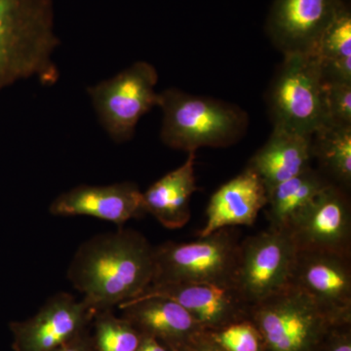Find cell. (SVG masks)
Wrapping results in <instances>:
<instances>
[{
    "instance_id": "6da1fadb",
    "label": "cell",
    "mask_w": 351,
    "mask_h": 351,
    "mask_svg": "<svg viewBox=\"0 0 351 351\" xmlns=\"http://www.w3.org/2000/svg\"><path fill=\"white\" fill-rule=\"evenodd\" d=\"M154 274V247L142 233L120 228L80 245L69 263L68 278L97 313L138 298Z\"/></svg>"
},
{
    "instance_id": "7a4b0ae2",
    "label": "cell",
    "mask_w": 351,
    "mask_h": 351,
    "mask_svg": "<svg viewBox=\"0 0 351 351\" xmlns=\"http://www.w3.org/2000/svg\"><path fill=\"white\" fill-rule=\"evenodd\" d=\"M59 43L51 0H0V91L31 77L55 84Z\"/></svg>"
},
{
    "instance_id": "3957f363",
    "label": "cell",
    "mask_w": 351,
    "mask_h": 351,
    "mask_svg": "<svg viewBox=\"0 0 351 351\" xmlns=\"http://www.w3.org/2000/svg\"><path fill=\"white\" fill-rule=\"evenodd\" d=\"M158 107L163 112L161 141L179 151L230 147L248 128V115L237 106L176 88L159 94Z\"/></svg>"
},
{
    "instance_id": "277c9868",
    "label": "cell",
    "mask_w": 351,
    "mask_h": 351,
    "mask_svg": "<svg viewBox=\"0 0 351 351\" xmlns=\"http://www.w3.org/2000/svg\"><path fill=\"white\" fill-rule=\"evenodd\" d=\"M239 247V234L234 228H223L186 243L166 242L154 248L156 274L152 284L233 287Z\"/></svg>"
},
{
    "instance_id": "5b68a950",
    "label": "cell",
    "mask_w": 351,
    "mask_h": 351,
    "mask_svg": "<svg viewBox=\"0 0 351 351\" xmlns=\"http://www.w3.org/2000/svg\"><path fill=\"white\" fill-rule=\"evenodd\" d=\"M265 351H317L335 324L301 289L288 285L249 309Z\"/></svg>"
},
{
    "instance_id": "8992f818",
    "label": "cell",
    "mask_w": 351,
    "mask_h": 351,
    "mask_svg": "<svg viewBox=\"0 0 351 351\" xmlns=\"http://www.w3.org/2000/svg\"><path fill=\"white\" fill-rule=\"evenodd\" d=\"M323 82L315 55H284L267 93L274 127L313 135L324 121Z\"/></svg>"
},
{
    "instance_id": "52a82bcc",
    "label": "cell",
    "mask_w": 351,
    "mask_h": 351,
    "mask_svg": "<svg viewBox=\"0 0 351 351\" xmlns=\"http://www.w3.org/2000/svg\"><path fill=\"white\" fill-rule=\"evenodd\" d=\"M157 82L156 69L140 61L110 80L87 88L101 125L115 143L131 140L138 120L158 107Z\"/></svg>"
},
{
    "instance_id": "ba28073f",
    "label": "cell",
    "mask_w": 351,
    "mask_h": 351,
    "mask_svg": "<svg viewBox=\"0 0 351 351\" xmlns=\"http://www.w3.org/2000/svg\"><path fill=\"white\" fill-rule=\"evenodd\" d=\"M298 249L287 230L267 228L240 242L233 288L249 306L290 285Z\"/></svg>"
},
{
    "instance_id": "9c48e42d",
    "label": "cell",
    "mask_w": 351,
    "mask_h": 351,
    "mask_svg": "<svg viewBox=\"0 0 351 351\" xmlns=\"http://www.w3.org/2000/svg\"><path fill=\"white\" fill-rule=\"evenodd\" d=\"M298 251L351 257V205L345 189L330 184L289 226Z\"/></svg>"
},
{
    "instance_id": "30bf717a",
    "label": "cell",
    "mask_w": 351,
    "mask_h": 351,
    "mask_svg": "<svg viewBox=\"0 0 351 351\" xmlns=\"http://www.w3.org/2000/svg\"><path fill=\"white\" fill-rule=\"evenodd\" d=\"M335 322H351V257L298 251L291 282Z\"/></svg>"
},
{
    "instance_id": "8fae6325",
    "label": "cell",
    "mask_w": 351,
    "mask_h": 351,
    "mask_svg": "<svg viewBox=\"0 0 351 351\" xmlns=\"http://www.w3.org/2000/svg\"><path fill=\"white\" fill-rule=\"evenodd\" d=\"M345 4L343 0H274L267 22L270 40L283 55H315L321 36Z\"/></svg>"
},
{
    "instance_id": "7c38bea8",
    "label": "cell",
    "mask_w": 351,
    "mask_h": 351,
    "mask_svg": "<svg viewBox=\"0 0 351 351\" xmlns=\"http://www.w3.org/2000/svg\"><path fill=\"white\" fill-rule=\"evenodd\" d=\"M95 311L69 293H58L32 317L10 324L15 351H53L86 331Z\"/></svg>"
},
{
    "instance_id": "4fadbf2b",
    "label": "cell",
    "mask_w": 351,
    "mask_h": 351,
    "mask_svg": "<svg viewBox=\"0 0 351 351\" xmlns=\"http://www.w3.org/2000/svg\"><path fill=\"white\" fill-rule=\"evenodd\" d=\"M151 297L166 298L177 302L205 332L249 319L250 306L233 287L209 284H152L134 300Z\"/></svg>"
},
{
    "instance_id": "5bb4252c",
    "label": "cell",
    "mask_w": 351,
    "mask_h": 351,
    "mask_svg": "<svg viewBox=\"0 0 351 351\" xmlns=\"http://www.w3.org/2000/svg\"><path fill=\"white\" fill-rule=\"evenodd\" d=\"M49 212L58 217H93L119 228L147 214L143 193L131 182L108 186L80 184L55 198Z\"/></svg>"
},
{
    "instance_id": "9a60e30c",
    "label": "cell",
    "mask_w": 351,
    "mask_h": 351,
    "mask_svg": "<svg viewBox=\"0 0 351 351\" xmlns=\"http://www.w3.org/2000/svg\"><path fill=\"white\" fill-rule=\"evenodd\" d=\"M122 317L140 332L163 343L171 351H186L205 332L177 302L161 297L144 298L119 306Z\"/></svg>"
},
{
    "instance_id": "2e32d148",
    "label": "cell",
    "mask_w": 351,
    "mask_h": 351,
    "mask_svg": "<svg viewBox=\"0 0 351 351\" xmlns=\"http://www.w3.org/2000/svg\"><path fill=\"white\" fill-rule=\"evenodd\" d=\"M267 202V191L255 171L243 172L217 189L206 209V223L199 237L239 226H252Z\"/></svg>"
},
{
    "instance_id": "e0dca14e",
    "label": "cell",
    "mask_w": 351,
    "mask_h": 351,
    "mask_svg": "<svg viewBox=\"0 0 351 351\" xmlns=\"http://www.w3.org/2000/svg\"><path fill=\"white\" fill-rule=\"evenodd\" d=\"M188 154L184 164L143 193L145 213L151 214L168 230H179L189 223L191 197L198 191L195 174L196 152Z\"/></svg>"
},
{
    "instance_id": "ac0fdd59",
    "label": "cell",
    "mask_w": 351,
    "mask_h": 351,
    "mask_svg": "<svg viewBox=\"0 0 351 351\" xmlns=\"http://www.w3.org/2000/svg\"><path fill=\"white\" fill-rule=\"evenodd\" d=\"M311 135L274 127L265 145L247 167L257 173L267 191L299 175L311 165Z\"/></svg>"
},
{
    "instance_id": "d6986e66",
    "label": "cell",
    "mask_w": 351,
    "mask_h": 351,
    "mask_svg": "<svg viewBox=\"0 0 351 351\" xmlns=\"http://www.w3.org/2000/svg\"><path fill=\"white\" fill-rule=\"evenodd\" d=\"M330 184L319 171L309 166L299 175L270 189L265 205L269 228L287 230L295 219Z\"/></svg>"
},
{
    "instance_id": "ffe728a7",
    "label": "cell",
    "mask_w": 351,
    "mask_h": 351,
    "mask_svg": "<svg viewBox=\"0 0 351 351\" xmlns=\"http://www.w3.org/2000/svg\"><path fill=\"white\" fill-rule=\"evenodd\" d=\"M311 156L319 172L339 188H351V126L323 124L311 135Z\"/></svg>"
},
{
    "instance_id": "44dd1931",
    "label": "cell",
    "mask_w": 351,
    "mask_h": 351,
    "mask_svg": "<svg viewBox=\"0 0 351 351\" xmlns=\"http://www.w3.org/2000/svg\"><path fill=\"white\" fill-rule=\"evenodd\" d=\"M315 56L324 80L351 82V13L346 4L321 36Z\"/></svg>"
},
{
    "instance_id": "7402d4cb",
    "label": "cell",
    "mask_w": 351,
    "mask_h": 351,
    "mask_svg": "<svg viewBox=\"0 0 351 351\" xmlns=\"http://www.w3.org/2000/svg\"><path fill=\"white\" fill-rule=\"evenodd\" d=\"M95 351H136L142 335L128 320L117 317L112 309L95 313Z\"/></svg>"
},
{
    "instance_id": "603a6c76",
    "label": "cell",
    "mask_w": 351,
    "mask_h": 351,
    "mask_svg": "<svg viewBox=\"0 0 351 351\" xmlns=\"http://www.w3.org/2000/svg\"><path fill=\"white\" fill-rule=\"evenodd\" d=\"M206 332L225 351H265L262 336L250 319L237 321Z\"/></svg>"
},
{
    "instance_id": "cb8c5ba5",
    "label": "cell",
    "mask_w": 351,
    "mask_h": 351,
    "mask_svg": "<svg viewBox=\"0 0 351 351\" xmlns=\"http://www.w3.org/2000/svg\"><path fill=\"white\" fill-rule=\"evenodd\" d=\"M322 99L323 124L351 126V82L324 80Z\"/></svg>"
},
{
    "instance_id": "d4e9b609",
    "label": "cell",
    "mask_w": 351,
    "mask_h": 351,
    "mask_svg": "<svg viewBox=\"0 0 351 351\" xmlns=\"http://www.w3.org/2000/svg\"><path fill=\"white\" fill-rule=\"evenodd\" d=\"M317 351H351V322L335 324L323 339Z\"/></svg>"
},
{
    "instance_id": "484cf974",
    "label": "cell",
    "mask_w": 351,
    "mask_h": 351,
    "mask_svg": "<svg viewBox=\"0 0 351 351\" xmlns=\"http://www.w3.org/2000/svg\"><path fill=\"white\" fill-rule=\"evenodd\" d=\"M53 351H95L92 338L83 332L80 336L71 339L64 345L60 346Z\"/></svg>"
},
{
    "instance_id": "4316f807",
    "label": "cell",
    "mask_w": 351,
    "mask_h": 351,
    "mask_svg": "<svg viewBox=\"0 0 351 351\" xmlns=\"http://www.w3.org/2000/svg\"><path fill=\"white\" fill-rule=\"evenodd\" d=\"M186 351H225L221 350L211 338L208 336L206 332H202L196 337L193 343Z\"/></svg>"
},
{
    "instance_id": "83f0119b",
    "label": "cell",
    "mask_w": 351,
    "mask_h": 351,
    "mask_svg": "<svg viewBox=\"0 0 351 351\" xmlns=\"http://www.w3.org/2000/svg\"><path fill=\"white\" fill-rule=\"evenodd\" d=\"M136 351H171L169 348H166L163 343L157 341L156 339L151 336H145L142 335L140 345H138Z\"/></svg>"
}]
</instances>
